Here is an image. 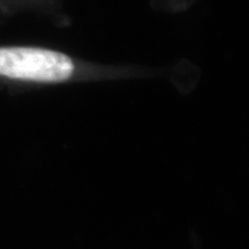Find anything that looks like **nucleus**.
Listing matches in <instances>:
<instances>
[{
    "label": "nucleus",
    "mask_w": 249,
    "mask_h": 249,
    "mask_svg": "<svg viewBox=\"0 0 249 249\" xmlns=\"http://www.w3.org/2000/svg\"><path fill=\"white\" fill-rule=\"evenodd\" d=\"M107 67L39 45L0 44V85L50 86L97 79Z\"/></svg>",
    "instance_id": "obj_1"
},
{
    "label": "nucleus",
    "mask_w": 249,
    "mask_h": 249,
    "mask_svg": "<svg viewBox=\"0 0 249 249\" xmlns=\"http://www.w3.org/2000/svg\"><path fill=\"white\" fill-rule=\"evenodd\" d=\"M62 0H0V18H14L24 13L54 14Z\"/></svg>",
    "instance_id": "obj_2"
}]
</instances>
